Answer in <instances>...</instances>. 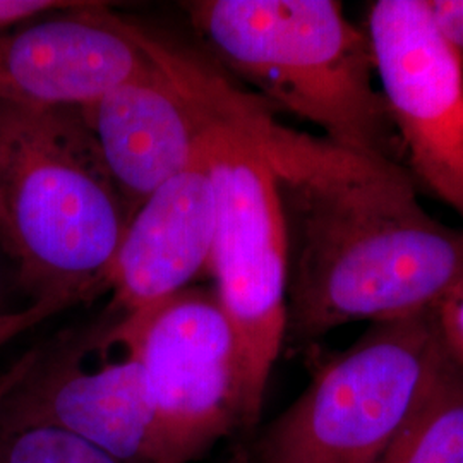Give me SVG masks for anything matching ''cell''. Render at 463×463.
<instances>
[{"label":"cell","mask_w":463,"mask_h":463,"mask_svg":"<svg viewBox=\"0 0 463 463\" xmlns=\"http://www.w3.org/2000/svg\"><path fill=\"white\" fill-rule=\"evenodd\" d=\"M252 126L285 223L283 348L311 347L350 323L428 311L463 280V229L419 203L403 164L292 129L258 97Z\"/></svg>","instance_id":"6da1fadb"},{"label":"cell","mask_w":463,"mask_h":463,"mask_svg":"<svg viewBox=\"0 0 463 463\" xmlns=\"http://www.w3.org/2000/svg\"><path fill=\"white\" fill-rule=\"evenodd\" d=\"M112 19L181 88L198 120L199 149L215 191L210 275L237 338L244 430H252L285 345L288 275L277 181L252 126L256 95L198 43L116 11Z\"/></svg>","instance_id":"7a4b0ae2"},{"label":"cell","mask_w":463,"mask_h":463,"mask_svg":"<svg viewBox=\"0 0 463 463\" xmlns=\"http://www.w3.org/2000/svg\"><path fill=\"white\" fill-rule=\"evenodd\" d=\"M0 204L21 288L71 307L110 290L129 212L83 109L0 99Z\"/></svg>","instance_id":"3957f363"},{"label":"cell","mask_w":463,"mask_h":463,"mask_svg":"<svg viewBox=\"0 0 463 463\" xmlns=\"http://www.w3.org/2000/svg\"><path fill=\"white\" fill-rule=\"evenodd\" d=\"M201 47L266 105L317 126L345 148L402 164L364 28L335 0H193Z\"/></svg>","instance_id":"277c9868"},{"label":"cell","mask_w":463,"mask_h":463,"mask_svg":"<svg viewBox=\"0 0 463 463\" xmlns=\"http://www.w3.org/2000/svg\"><path fill=\"white\" fill-rule=\"evenodd\" d=\"M443 355L432 309L369 323L261 430L249 463L380 462Z\"/></svg>","instance_id":"5b68a950"},{"label":"cell","mask_w":463,"mask_h":463,"mask_svg":"<svg viewBox=\"0 0 463 463\" xmlns=\"http://www.w3.org/2000/svg\"><path fill=\"white\" fill-rule=\"evenodd\" d=\"M139 365L162 463H191L244 430L235 333L215 287L193 285L116 319Z\"/></svg>","instance_id":"8992f818"},{"label":"cell","mask_w":463,"mask_h":463,"mask_svg":"<svg viewBox=\"0 0 463 463\" xmlns=\"http://www.w3.org/2000/svg\"><path fill=\"white\" fill-rule=\"evenodd\" d=\"M118 311L62 331L0 380V432L49 428L122 463H162L145 383L116 335Z\"/></svg>","instance_id":"52a82bcc"},{"label":"cell","mask_w":463,"mask_h":463,"mask_svg":"<svg viewBox=\"0 0 463 463\" xmlns=\"http://www.w3.org/2000/svg\"><path fill=\"white\" fill-rule=\"evenodd\" d=\"M365 33L405 156L463 220V66L432 26L424 0H376Z\"/></svg>","instance_id":"ba28073f"},{"label":"cell","mask_w":463,"mask_h":463,"mask_svg":"<svg viewBox=\"0 0 463 463\" xmlns=\"http://www.w3.org/2000/svg\"><path fill=\"white\" fill-rule=\"evenodd\" d=\"M103 2L0 30V99L32 109H86L148 64Z\"/></svg>","instance_id":"9c48e42d"},{"label":"cell","mask_w":463,"mask_h":463,"mask_svg":"<svg viewBox=\"0 0 463 463\" xmlns=\"http://www.w3.org/2000/svg\"><path fill=\"white\" fill-rule=\"evenodd\" d=\"M215 191L204 156L160 185L129 218L110 275V307L129 315L210 273Z\"/></svg>","instance_id":"30bf717a"},{"label":"cell","mask_w":463,"mask_h":463,"mask_svg":"<svg viewBox=\"0 0 463 463\" xmlns=\"http://www.w3.org/2000/svg\"><path fill=\"white\" fill-rule=\"evenodd\" d=\"M83 110L129 216L198 155L194 110L151 59Z\"/></svg>","instance_id":"8fae6325"},{"label":"cell","mask_w":463,"mask_h":463,"mask_svg":"<svg viewBox=\"0 0 463 463\" xmlns=\"http://www.w3.org/2000/svg\"><path fill=\"white\" fill-rule=\"evenodd\" d=\"M378 463H463V369L447 350L414 414Z\"/></svg>","instance_id":"7c38bea8"},{"label":"cell","mask_w":463,"mask_h":463,"mask_svg":"<svg viewBox=\"0 0 463 463\" xmlns=\"http://www.w3.org/2000/svg\"><path fill=\"white\" fill-rule=\"evenodd\" d=\"M0 463H122L107 451L49 428L0 432Z\"/></svg>","instance_id":"4fadbf2b"},{"label":"cell","mask_w":463,"mask_h":463,"mask_svg":"<svg viewBox=\"0 0 463 463\" xmlns=\"http://www.w3.org/2000/svg\"><path fill=\"white\" fill-rule=\"evenodd\" d=\"M432 313L449 359L463 369V280L441 298Z\"/></svg>","instance_id":"5bb4252c"},{"label":"cell","mask_w":463,"mask_h":463,"mask_svg":"<svg viewBox=\"0 0 463 463\" xmlns=\"http://www.w3.org/2000/svg\"><path fill=\"white\" fill-rule=\"evenodd\" d=\"M69 307L71 306L62 300H36L21 311H7L0 315V348L24 331L32 330Z\"/></svg>","instance_id":"9a60e30c"},{"label":"cell","mask_w":463,"mask_h":463,"mask_svg":"<svg viewBox=\"0 0 463 463\" xmlns=\"http://www.w3.org/2000/svg\"><path fill=\"white\" fill-rule=\"evenodd\" d=\"M432 26L463 66V0H424Z\"/></svg>","instance_id":"2e32d148"},{"label":"cell","mask_w":463,"mask_h":463,"mask_svg":"<svg viewBox=\"0 0 463 463\" xmlns=\"http://www.w3.org/2000/svg\"><path fill=\"white\" fill-rule=\"evenodd\" d=\"M78 2L66 0H0V30L23 24L34 17L69 9Z\"/></svg>","instance_id":"e0dca14e"},{"label":"cell","mask_w":463,"mask_h":463,"mask_svg":"<svg viewBox=\"0 0 463 463\" xmlns=\"http://www.w3.org/2000/svg\"><path fill=\"white\" fill-rule=\"evenodd\" d=\"M0 248L4 249V252L7 254V225L2 212V204H0Z\"/></svg>","instance_id":"ac0fdd59"},{"label":"cell","mask_w":463,"mask_h":463,"mask_svg":"<svg viewBox=\"0 0 463 463\" xmlns=\"http://www.w3.org/2000/svg\"><path fill=\"white\" fill-rule=\"evenodd\" d=\"M0 250L4 252V249L0 248ZM5 254V252H4ZM7 313V309H4V298H2V281H0V315Z\"/></svg>","instance_id":"d6986e66"}]
</instances>
